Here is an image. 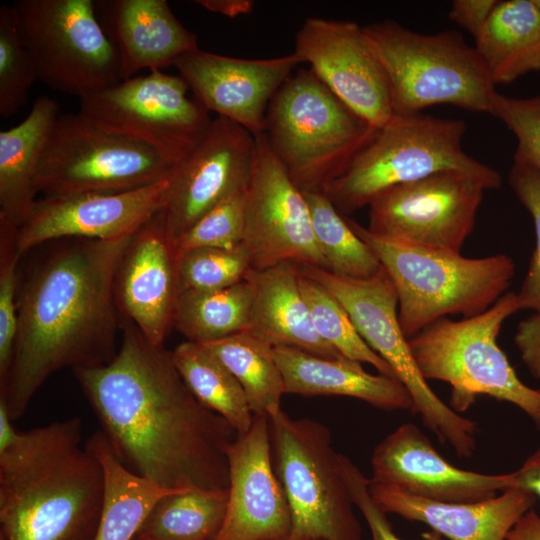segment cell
Returning a JSON list of instances; mask_svg holds the SVG:
<instances>
[{"instance_id": "1", "label": "cell", "mask_w": 540, "mask_h": 540, "mask_svg": "<svg viewBox=\"0 0 540 540\" xmlns=\"http://www.w3.org/2000/svg\"><path fill=\"white\" fill-rule=\"evenodd\" d=\"M121 330L111 361L73 370L115 454L166 489H228L226 450L237 432L195 398L171 351L126 318Z\"/></svg>"}, {"instance_id": "2", "label": "cell", "mask_w": 540, "mask_h": 540, "mask_svg": "<svg viewBox=\"0 0 540 540\" xmlns=\"http://www.w3.org/2000/svg\"><path fill=\"white\" fill-rule=\"evenodd\" d=\"M132 236L55 240L58 245L19 283L17 337L0 385V400L12 420L24 414L58 370L101 366L115 356L120 312L114 280Z\"/></svg>"}, {"instance_id": "3", "label": "cell", "mask_w": 540, "mask_h": 540, "mask_svg": "<svg viewBox=\"0 0 540 540\" xmlns=\"http://www.w3.org/2000/svg\"><path fill=\"white\" fill-rule=\"evenodd\" d=\"M81 430L72 417L0 443L1 540H93L105 479Z\"/></svg>"}, {"instance_id": "4", "label": "cell", "mask_w": 540, "mask_h": 540, "mask_svg": "<svg viewBox=\"0 0 540 540\" xmlns=\"http://www.w3.org/2000/svg\"><path fill=\"white\" fill-rule=\"evenodd\" d=\"M388 274L398 299V321L407 339L447 315H478L502 297L515 274L511 257L500 253L469 258L375 235L346 218Z\"/></svg>"}, {"instance_id": "5", "label": "cell", "mask_w": 540, "mask_h": 540, "mask_svg": "<svg viewBox=\"0 0 540 540\" xmlns=\"http://www.w3.org/2000/svg\"><path fill=\"white\" fill-rule=\"evenodd\" d=\"M465 131L460 119L394 115L323 193L341 215H349L391 187L442 171H461L488 190L500 188V174L464 151Z\"/></svg>"}, {"instance_id": "6", "label": "cell", "mask_w": 540, "mask_h": 540, "mask_svg": "<svg viewBox=\"0 0 540 540\" xmlns=\"http://www.w3.org/2000/svg\"><path fill=\"white\" fill-rule=\"evenodd\" d=\"M376 131L310 68H302L271 99L264 134L302 192H324Z\"/></svg>"}, {"instance_id": "7", "label": "cell", "mask_w": 540, "mask_h": 540, "mask_svg": "<svg viewBox=\"0 0 540 540\" xmlns=\"http://www.w3.org/2000/svg\"><path fill=\"white\" fill-rule=\"evenodd\" d=\"M520 310L517 294L506 292L486 311L461 320L438 319L408 339L426 380L450 384V407L468 410L487 395L521 409L540 429V390L524 384L497 343L504 321Z\"/></svg>"}, {"instance_id": "8", "label": "cell", "mask_w": 540, "mask_h": 540, "mask_svg": "<svg viewBox=\"0 0 540 540\" xmlns=\"http://www.w3.org/2000/svg\"><path fill=\"white\" fill-rule=\"evenodd\" d=\"M364 31L386 71L394 115L417 114L438 104L491 113L495 85L459 32L421 34L394 20Z\"/></svg>"}, {"instance_id": "9", "label": "cell", "mask_w": 540, "mask_h": 540, "mask_svg": "<svg viewBox=\"0 0 540 540\" xmlns=\"http://www.w3.org/2000/svg\"><path fill=\"white\" fill-rule=\"evenodd\" d=\"M298 270L343 305L365 343L387 362L409 392L411 412L458 457L470 458L476 449L477 423L443 402L422 376L398 321L396 290L383 267L368 278L338 276L310 265H298Z\"/></svg>"}, {"instance_id": "10", "label": "cell", "mask_w": 540, "mask_h": 540, "mask_svg": "<svg viewBox=\"0 0 540 540\" xmlns=\"http://www.w3.org/2000/svg\"><path fill=\"white\" fill-rule=\"evenodd\" d=\"M269 426L274 469L291 513L289 537L362 540L341 454L332 447L328 428L293 419L282 409Z\"/></svg>"}, {"instance_id": "11", "label": "cell", "mask_w": 540, "mask_h": 540, "mask_svg": "<svg viewBox=\"0 0 540 540\" xmlns=\"http://www.w3.org/2000/svg\"><path fill=\"white\" fill-rule=\"evenodd\" d=\"M10 7L38 80L49 88L81 97L122 81L95 1L19 0Z\"/></svg>"}, {"instance_id": "12", "label": "cell", "mask_w": 540, "mask_h": 540, "mask_svg": "<svg viewBox=\"0 0 540 540\" xmlns=\"http://www.w3.org/2000/svg\"><path fill=\"white\" fill-rule=\"evenodd\" d=\"M172 166L150 147L107 133L80 112L60 114L35 174L45 198L122 192L168 176Z\"/></svg>"}, {"instance_id": "13", "label": "cell", "mask_w": 540, "mask_h": 540, "mask_svg": "<svg viewBox=\"0 0 540 540\" xmlns=\"http://www.w3.org/2000/svg\"><path fill=\"white\" fill-rule=\"evenodd\" d=\"M188 90L180 75L152 70L79 97V112L103 131L144 144L175 166L213 120Z\"/></svg>"}, {"instance_id": "14", "label": "cell", "mask_w": 540, "mask_h": 540, "mask_svg": "<svg viewBox=\"0 0 540 540\" xmlns=\"http://www.w3.org/2000/svg\"><path fill=\"white\" fill-rule=\"evenodd\" d=\"M487 186L461 171L437 172L391 187L368 205L371 233L460 252L473 231Z\"/></svg>"}, {"instance_id": "15", "label": "cell", "mask_w": 540, "mask_h": 540, "mask_svg": "<svg viewBox=\"0 0 540 540\" xmlns=\"http://www.w3.org/2000/svg\"><path fill=\"white\" fill-rule=\"evenodd\" d=\"M242 244L255 270L282 263L327 269L305 195L274 155L264 133L255 136Z\"/></svg>"}, {"instance_id": "16", "label": "cell", "mask_w": 540, "mask_h": 540, "mask_svg": "<svg viewBox=\"0 0 540 540\" xmlns=\"http://www.w3.org/2000/svg\"><path fill=\"white\" fill-rule=\"evenodd\" d=\"M294 53L374 128L394 116L386 71L364 27L349 20L309 17L296 33Z\"/></svg>"}, {"instance_id": "17", "label": "cell", "mask_w": 540, "mask_h": 540, "mask_svg": "<svg viewBox=\"0 0 540 540\" xmlns=\"http://www.w3.org/2000/svg\"><path fill=\"white\" fill-rule=\"evenodd\" d=\"M255 136L217 116L196 147L168 174L162 216L176 240L213 207L247 186Z\"/></svg>"}, {"instance_id": "18", "label": "cell", "mask_w": 540, "mask_h": 540, "mask_svg": "<svg viewBox=\"0 0 540 540\" xmlns=\"http://www.w3.org/2000/svg\"><path fill=\"white\" fill-rule=\"evenodd\" d=\"M167 186L168 176L128 191L42 197L18 229V248L24 254L59 239L132 236L162 211Z\"/></svg>"}, {"instance_id": "19", "label": "cell", "mask_w": 540, "mask_h": 540, "mask_svg": "<svg viewBox=\"0 0 540 540\" xmlns=\"http://www.w3.org/2000/svg\"><path fill=\"white\" fill-rule=\"evenodd\" d=\"M300 63L294 52L267 59H243L198 47L182 55L174 66L194 98L209 112L257 136L265 131L271 99Z\"/></svg>"}, {"instance_id": "20", "label": "cell", "mask_w": 540, "mask_h": 540, "mask_svg": "<svg viewBox=\"0 0 540 540\" xmlns=\"http://www.w3.org/2000/svg\"><path fill=\"white\" fill-rule=\"evenodd\" d=\"M228 504L215 540H286L290 508L276 475L269 418L254 416L251 428L229 444Z\"/></svg>"}, {"instance_id": "21", "label": "cell", "mask_w": 540, "mask_h": 540, "mask_svg": "<svg viewBox=\"0 0 540 540\" xmlns=\"http://www.w3.org/2000/svg\"><path fill=\"white\" fill-rule=\"evenodd\" d=\"M370 483L445 503L483 501L512 488V473L482 474L446 461L414 424L403 423L373 450Z\"/></svg>"}, {"instance_id": "22", "label": "cell", "mask_w": 540, "mask_h": 540, "mask_svg": "<svg viewBox=\"0 0 540 540\" xmlns=\"http://www.w3.org/2000/svg\"><path fill=\"white\" fill-rule=\"evenodd\" d=\"M178 254L162 211L133 234L116 270L117 308L155 345H164L173 326L178 285Z\"/></svg>"}, {"instance_id": "23", "label": "cell", "mask_w": 540, "mask_h": 540, "mask_svg": "<svg viewBox=\"0 0 540 540\" xmlns=\"http://www.w3.org/2000/svg\"><path fill=\"white\" fill-rule=\"evenodd\" d=\"M98 20L120 60L122 80L140 70H161L198 48L197 36L166 0L95 1Z\"/></svg>"}, {"instance_id": "24", "label": "cell", "mask_w": 540, "mask_h": 540, "mask_svg": "<svg viewBox=\"0 0 540 540\" xmlns=\"http://www.w3.org/2000/svg\"><path fill=\"white\" fill-rule=\"evenodd\" d=\"M368 488L385 513L424 523L450 540H506L537 499L527 490L510 488L483 501L445 503L369 481Z\"/></svg>"}, {"instance_id": "25", "label": "cell", "mask_w": 540, "mask_h": 540, "mask_svg": "<svg viewBox=\"0 0 540 540\" xmlns=\"http://www.w3.org/2000/svg\"><path fill=\"white\" fill-rule=\"evenodd\" d=\"M247 278L253 289L249 331L274 348L346 359L317 333L300 289L297 264L251 269Z\"/></svg>"}, {"instance_id": "26", "label": "cell", "mask_w": 540, "mask_h": 540, "mask_svg": "<svg viewBox=\"0 0 540 540\" xmlns=\"http://www.w3.org/2000/svg\"><path fill=\"white\" fill-rule=\"evenodd\" d=\"M285 392L302 396L339 395L360 399L384 410H407L412 398L397 379L366 372L349 359L315 356L301 350L276 347Z\"/></svg>"}, {"instance_id": "27", "label": "cell", "mask_w": 540, "mask_h": 540, "mask_svg": "<svg viewBox=\"0 0 540 540\" xmlns=\"http://www.w3.org/2000/svg\"><path fill=\"white\" fill-rule=\"evenodd\" d=\"M60 109L48 97H38L26 118L0 132V220L20 227L35 203V174Z\"/></svg>"}, {"instance_id": "28", "label": "cell", "mask_w": 540, "mask_h": 540, "mask_svg": "<svg viewBox=\"0 0 540 540\" xmlns=\"http://www.w3.org/2000/svg\"><path fill=\"white\" fill-rule=\"evenodd\" d=\"M474 48L494 85L539 71V8L533 0L498 1L476 36Z\"/></svg>"}, {"instance_id": "29", "label": "cell", "mask_w": 540, "mask_h": 540, "mask_svg": "<svg viewBox=\"0 0 540 540\" xmlns=\"http://www.w3.org/2000/svg\"><path fill=\"white\" fill-rule=\"evenodd\" d=\"M86 444L104 471V498L93 540H134L155 503L164 495L182 490L160 487L127 468L102 431Z\"/></svg>"}, {"instance_id": "30", "label": "cell", "mask_w": 540, "mask_h": 540, "mask_svg": "<svg viewBox=\"0 0 540 540\" xmlns=\"http://www.w3.org/2000/svg\"><path fill=\"white\" fill-rule=\"evenodd\" d=\"M200 344L234 375L254 416L271 418L281 410L286 392L274 347L249 330Z\"/></svg>"}, {"instance_id": "31", "label": "cell", "mask_w": 540, "mask_h": 540, "mask_svg": "<svg viewBox=\"0 0 540 540\" xmlns=\"http://www.w3.org/2000/svg\"><path fill=\"white\" fill-rule=\"evenodd\" d=\"M173 362L195 398L225 419L238 435L252 426L254 415L241 385L202 344L185 341L172 351Z\"/></svg>"}, {"instance_id": "32", "label": "cell", "mask_w": 540, "mask_h": 540, "mask_svg": "<svg viewBox=\"0 0 540 540\" xmlns=\"http://www.w3.org/2000/svg\"><path fill=\"white\" fill-rule=\"evenodd\" d=\"M228 489H182L161 497L137 540H215L227 511Z\"/></svg>"}, {"instance_id": "33", "label": "cell", "mask_w": 540, "mask_h": 540, "mask_svg": "<svg viewBox=\"0 0 540 540\" xmlns=\"http://www.w3.org/2000/svg\"><path fill=\"white\" fill-rule=\"evenodd\" d=\"M252 284L245 280L217 290L179 293L173 326L187 341L207 343L249 330Z\"/></svg>"}, {"instance_id": "34", "label": "cell", "mask_w": 540, "mask_h": 540, "mask_svg": "<svg viewBox=\"0 0 540 540\" xmlns=\"http://www.w3.org/2000/svg\"><path fill=\"white\" fill-rule=\"evenodd\" d=\"M313 232L327 271L343 277L368 278L381 263L371 248L354 232L323 192H303Z\"/></svg>"}, {"instance_id": "35", "label": "cell", "mask_w": 540, "mask_h": 540, "mask_svg": "<svg viewBox=\"0 0 540 540\" xmlns=\"http://www.w3.org/2000/svg\"><path fill=\"white\" fill-rule=\"evenodd\" d=\"M299 271V270H298ZM299 285L319 336L344 358L368 363L379 374L394 378L391 367L375 353L356 330L343 305L317 281L299 272Z\"/></svg>"}, {"instance_id": "36", "label": "cell", "mask_w": 540, "mask_h": 540, "mask_svg": "<svg viewBox=\"0 0 540 540\" xmlns=\"http://www.w3.org/2000/svg\"><path fill=\"white\" fill-rule=\"evenodd\" d=\"M251 269L243 244L233 248L190 249L178 254L179 293L226 288L245 280Z\"/></svg>"}, {"instance_id": "37", "label": "cell", "mask_w": 540, "mask_h": 540, "mask_svg": "<svg viewBox=\"0 0 540 540\" xmlns=\"http://www.w3.org/2000/svg\"><path fill=\"white\" fill-rule=\"evenodd\" d=\"M35 67L19 37L11 7L0 6V115L9 118L26 104Z\"/></svg>"}, {"instance_id": "38", "label": "cell", "mask_w": 540, "mask_h": 540, "mask_svg": "<svg viewBox=\"0 0 540 540\" xmlns=\"http://www.w3.org/2000/svg\"><path fill=\"white\" fill-rule=\"evenodd\" d=\"M18 229L0 221V385L8 376L18 330Z\"/></svg>"}, {"instance_id": "39", "label": "cell", "mask_w": 540, "mask_h": 540, "mask_svg": "<svg viewBox=\"0 0 540 540\" xmlns=\"http://www.w3.org/2000/svg\"><path fill=\"white\" fill-rule=\"evenodd\" d=\"M245 190L229 195L174 240L177 254L194 248H233L242 244Z\"/></svg>"}, {"instance_id": "40", "label": "cell", "mask_w": 540, "mask_h": 540, "mask_svg": "<svg viewBox=\"0 0 540 540\" xmlns=\"http://www.w3.org/2000/svg\"><path fill=\"white\" fill-rule=\"evenodd\" d=\"M509 184L518 200L532 216L536 246L517 294L520 310L540 312V171L515 159L508 175Z\"/></svg>"}, {"instance_id": "41", "label": "cell", "mask_w": 540, "mask_h": 540, "mask_svg": "<svg viewBox=\"0 0 540 540\" xmlns=\"http://www.w3.org/2000/svg\"><path fill=\"white\" fill-rule=\"evenodd\" d=\"M490 114L515 135L517 148L514 158L540 171V94L516 98L497 92Z\"/></svg>"}, {"instance_id": "42", "label": "cell", "mask_w": 540, "mask_h": 540, "mask_svg": "<svg viewBox=\"0 0 540 540\" xmlns=\"http://www.w3.org/2000/svg\"><path fill=\"white\" fill-rule=\"evenodd\" d=\"M341 466L354 505L360 510L368 524L371 540H401L393 531L385 513L372 498L368 479L341 454ZM421 540H443V536L434 530L422 534Z\"/></svg>"}, {"instance_id": "43", "label": "cell", "mask_w": 540, "mask_h": 540, "mask_svg": "<svg viewBox=\"0 0 540 540\" xmlns=\"http://www.w3.org/2000/svg\"><path fill=\"white\" fill-rule=\"evenodd\" d=\"M514 343L526 368L539 382L540 390V312H535L518 324Z\"/></svg>"}, {"instance_id": "44", "label": "cell", "mask_w": 540, "mask_h": 540, "mask_svg": "<svg viewBox=\"0 0 540 540\" xmlns=\"http://www.w3.org/2000/svg\"><path fill=\"white\" fill-rule=\"evenodd\" d=\"M497 3L496 0H455L452 2L448 17L475 39Z\"/></svg>"}, {"instance_id": "45", "label": "cell", "mask_w": 540, "mask_h": 540, "mask_svg": "<svg viewBox=\"0 0 540 540\" xmlns=\"http://www.w3.org/2000/svg\"><path fill=\"white\" fill-rule=\"evenodd\" d=\"M512 473V488L524 489L540 499V442L519 469Z\"/></svg>"}, {"instance_id": "46", "label": "cell", "mask_w": 540, "mask_h": 540, "mask_svg": "<svg viewBox=\"0 0 540 540\" xmlns=\"http://www.w3.org/2000/svg\"><path fill=\"white\" fill-rule=\"evenodd\" d=\"M196 3L208 11L230 18L249 14L254 8L251 0H198Z\"/></svg>"}, {"instance_id": "47", "label": "cell", "mask_w": 540, "mask_h": 540, "mask_svg": "<svg viewBox=\"0 0 540 540\" xmlns=\"http://www.w3.org/2000/svg\"><path fill=\"white\" fill-rule=\"evenodd\" d=\"M506 540H540V515L526 512L509 532Z\"/></svg>"}, {"instance_id": "48", "label": "cell", "mask_w": 540, "mask_h": 540, "mask_svg": "<svg viewBox=\"0 0 540 540\" xmlns=\"http://www.w3.org/2000/svg\"><path fill=\"white\" fill-rule=\"evenodd\" d=\"M286 540H325V539H321V538H311V537H302V538H293V537H289L288 539Z\"/></svg>"}, {"instance_id": "49", "label": "cell", "mask_w": 540, "mask_h": 540, "mask_svg": "<svg viewBox=\"0 0 540 540\" xmlns=\"http://www.w3.org/2000/svg\"><path fill=\"white\" fill-rule=\"evenodd\" d=\"M535 5L539 8L540 10V0H533Z\"/></svg>"}, {"instance_id": "50", "label": "cell", "mask_w": 540, "mask_h": 540, "mask_svg": "<svg viewBox=\"0 0 540 540\" xmlns=\"http://www.w3.org/2000/svg\"><path fill=\"white\" fill-rule=\"evenodd\" d=\"M134 540H137V539H136V537H135V539H134Z\"/></svg>"}]
</instances>
